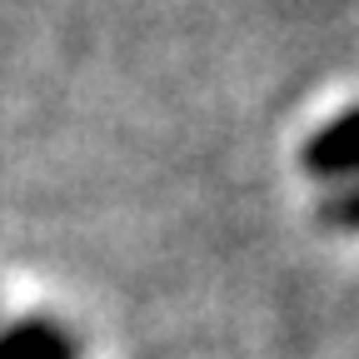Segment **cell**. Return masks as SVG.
I'll use <instances>...</instances> for the list:
<instances>
[{
    "label": "cell",
    "instance_id": "1",
    "mask_svg": "<svg viewBox=\"0 0 359 359\" xmlns=\"http://www.w3.org/2000/svg\"><path fill=\"white\" fill-rule=\"evenodd\" d=\"M304 175L330 180V185H344V180L359 175V105H349L344 115H334L325 130H314L304 150H299Z\"/></svg>",
    "mask_w": 359,
    "mask_h": 359
},
{
    "label": "cell",
    "instance_id": "2",
    "mask_svg": "<svg viewBox=\"0 0 359 359\" xmlns=\"http://www.w3.org/2000/svg\"><path fill=\"white\" fill-rule=\"evenodd\" d=\"M0 359H80V344L60 320L30 314L0 330Z\"/></svg>",
    "mask_w": 359,
    "mask_h": 359
},
{
    "label": "cell",
    "instance_id": "3",
    "mask_svg": "<svg viewBox=\"0 0 359 359\" xmlns=\"http://www.w3.org/2000/svg\"><path fill=\"white\" fill-rule=\"evenodd\" d=\"M320 219L330 224V230H339V235H359V175L344 180L334 195L320 200Z\"/></svg>",
    "mask_w": 359,
    "mask_h": 359
}]
</instances>
